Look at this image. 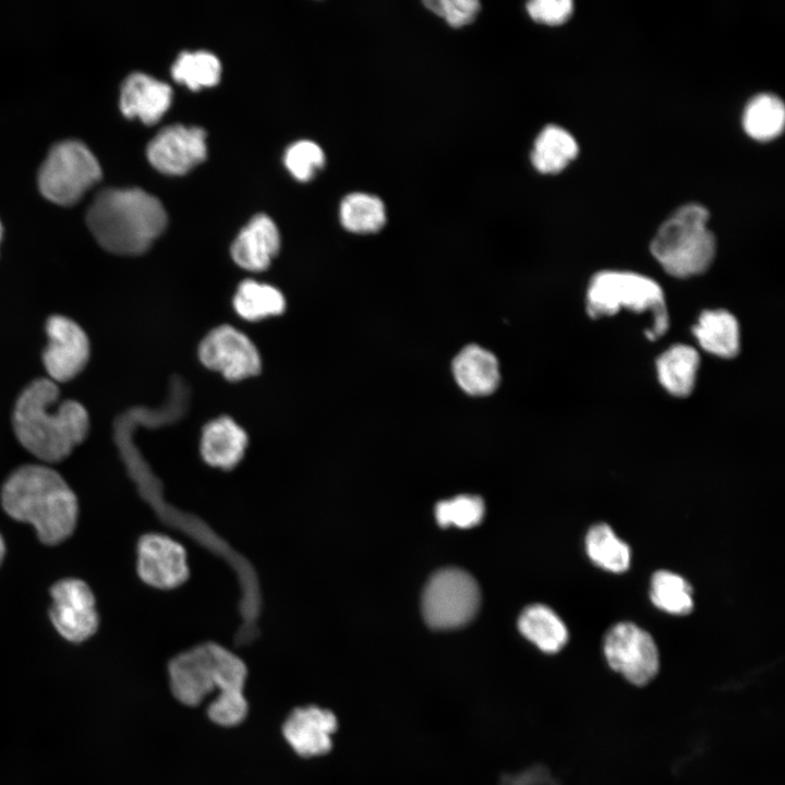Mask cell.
<instances>
[{
	"mask_svg": "<svg viewBox=\"0 0 785 785\" xmlns=\"http://www.w3.org/2000/svg\"><path fill=\"white\" fill-rule=\"evenodd\" d=\"M784 124V104L775 95H757L747 104L744 110V129L754 140L770 141L775 138L782 133Z\"/></svg>",
	"mask_w": 785,
	"mask_h": 785,
	"instance_id": "obj_25",
	"label": "cell"
},
{
	"mask_svg": "<svg viewBox=\"0 0 785 785\" xmlns=\"http://www.w3.org/2000/svg\"><path fill=\"white\" fill-rule=\"evenodd\" d=\"M699 345L721 358H734L739 352V327L734 315L725 310L704 311L692 328Z\"/></svg>",
	"mask_w": 785,
	"mask_h": 785,
	"instance_id": "obj_20",
	"label": "cell"
},
{
	"mask_svg": "<svg viewBox=\"0 0 785 785\" xmlns=\"http://www.w3.org/2000/svg\"><path fill=\"white\" fill-rule=\"evenodd\" d=\"M578 149L576 140L568 131L551 124L535 138L531 161L541 173H558L577 157Z\"/></svg>",
	"mask_w": 785,
	"mask_h": 785,
	"instance_id": "obj_23",
	"label": "cell"
},
{
	"mask_svg": "<svg viewBox=\"0 0 785 785\" xmlns=\"http://www.w3.org/2000/svg\"><path fill=\"white\" fill-rule=\"evenodd\" d=\"M692 589L681 576L657 570L651 579L650 599L660 609L673 615H687L693 608Z\"/></svg>",
	"mask_w": 785,
	"mask_h": 785,
	"instance_id": "obj_29",
	"label": "cell"
},
{
	"mask_svg": "<svg viewBox=\"0 0 785 785\" xmlns=\"http://www.w3.org/2000/svg\"><path fill=\"white\" fill-rule=\"evenodd\" d=\"M86 222L98 244L118 255L146 252L167 226L160 201L138 188L100 191L88 207Z\"/></svg>",
	"mask_w": 785,
	"mask_h": 785,
	"instance_id": "obj_4",
	"label": "cell"
},
{
	"mask_svg": "<svg viewBox=\"0 0 785 785\" xmlns=\"http://www.w3.org/2000/svg\"><path fill=\"white\" fill-rule=\"evenodd\" d=\"M651 311L650 339L665 333L668 315L661 287L650 278L624 271H601L591 279L587 292V312L592 318L615 314L620 307Z\"/></svg>",
	"mask_w": 785,
	"mask_h": 785,
	"instance_id": "obj_6",
	"label": "cell"
},
{
	"mask_svg": "<svg viewBox=\"0 0 785 785\" xmlns=\"http://www.w3.org/2000/svg\"><path fill=\"white\" fill-rule=\"evenodd\" d=\"M58 397L57 383L39 378L23 390L13 411L17 440L45 462L65 459L86 438L89 428L86 409L74 400L55 407Z\"/></svg>",
	"mask_w": 785,
	"mask_h": 785,
	"instance_id": "obj_2",
	"label": "cell"
},
{
	"mask_svg": "<svg viewBox=\"0 0 785 785\" xmlns=\"http://www.w3.org/2000/svg\"><path fill=\"white\" fill-rule=\"evenodd\" d=\"M283 164L297 180L307 182L324 167L325 155L316 143L302 140L287 147Z\"/></svg>",
	"mask_w": 785,
	"mask_h": 785,
	"instance_id": "obj_31",
	"label": "cell"
},
{
	"mask_svg": "<svg viewBox=\"0 0 785 785\" xmlns=\"http://www.w3.org/2000/svg\"><path fill=\"white\" fill-rule=\"evenodd\" d=\"M136 570L144 583L158 590L174 589L190 576L185 548L161 533L141 536L136 546Z\"/></svg>",
	"mask_w": 785,
	"mask_h": 785,
	"instance_id": "obj_12",
	"label": "cell"
},
{
	"mask_svg": "<svg viewBox=\"0 0 785 785\" xmlns=\"http://www.w3.org/2000/svg\"><path fill=\"white\" fill-rule=\"evenodd\" d=\"M709 213L698 204L677 209L659 228L651 253L671 276L686 278L704 273L715 256V237L708 228Z\"/></svg>",
	"mask_w": 785,
	"mask_h": 785,
	"instance_id": "obj_5",
	"label": "cell"
},
{
	"mask_svg": "<svg viewBox=\"0 0 785 785\" xmlns=\"http://www.w3.org/2000/svg\"><path fill=\"white\" fill-rule=\"evenodd\" d=\"M585 550L590 559L607 571L620 573L629 568V546L604 522L593 524L588 530Z\"/></svg>",
	"mask_w": 785,
	"mask_h": 785,
	"instance_id": "obj_27",
	"label": "cell"
},
{
	"mask_svg": "<svg viewBox=\"0 0 785 785\" xmlns=\"http://www.w3.org/2000/svg\"><path fill=\"white\" fill-rule=\"evenodd\" d=\"M244 662L225 647L206 642L176 655L168 664L170 690L182 704L195 706L218 691L207 708L212 722L221 726L240 724L247 713L243 689Z\"/></svg>",
	"mask_w": 785,
	"mask_h": 785,
	"instance_id": "obj_1",
	"label": "cell"
},
{
	"mask_svg": "<svg viewBox=\"0 0 785 785\" xmlns=\"http://www.w3.org/2000/svg\"><path fill=\"white\" fill-rule=\"evenodd\" d=\"M1 505L8 516L29 523L46 545L65 541L78 518L76 495L64 479L44 464H25L3 482Z\"/></svg>",
	"mask_w": 785,
	"mask_h": 785,
	"instance_id": "obj_3",
	"label": "cell"
},
{
	"mask_svg": "<svg viewBox=\"0 0 785 785\" xmlns=\"http://www.w3.org/2000/svg\"><path fill=\"white\" fill-rule=\"evenodd\" d=\"M523 637L545 653H557L568 641V630L550 607L533 604L526 607L518 619Z\"/></svg>",
	"mask_w": 785,
	"mask_h": 785,
	"instance_id": "obj_21",
	"label": "cell"
},
{
	"mask_svg": "<svg viewBox=\"0 0 785 785\" xmlns=\"http://www.w3.org/2000/svg\"><path fill=\"white\" fill-rule=\"evenodd\" d=\"M49 343L44 351L43 362L55 383L75 377L86 365L89 357V341L85 331L72 319L53 315L47 321Z\"/></svg>",
	"mask_w": 785,
	"mask_h": 785,
	"instance_id": "obj_14",
	"label": "cell"
},
{
	"mask_svg": "<svg viewBox=\"0 0 785 785\" xmlns=\"http://www.w3.org/2000/svg\"><path fill=\"white\" fill-rule=\"evenodd\" d=\"M49 618L59 635L70 642L90 638L98 628L96 600L89 585L77 578H64L49 590Z\"/></svg>",
	"mask_w": 785,
	"mask_h": 785,
	"instance_id": "obj_10",
	"label": "cell"
},
{
	"mask_svg": "<svg viewBox=\"0 0 785 785\" xmlns=\"http://www.w3.org/2000/svg\"><path fill=\"white\" fill-rule=\"evenodd\" d=\"M435 515L442 527L452 524L458 528H470L482 520L484 504L479 496H457L449 500L439 502L436 505Z\"/></svg>",
	"mask_w": 785,
	"mask_h": 785,
	"instance_id": "obj_30",
	"label": "cell"
},
{
	"mask_svg": "<svg viewBox=\"0 0 785 785\" xmlns=\"http://www.w3.org/2000/svg\"><path fill=\"white\" fill-rule=\"evenodd\" d=\"M573 3L570 0H533L527 3L530 17L541 24L559 25L571 15Z\"/></svg>",
	"mask_w": 785,
	"mask_h": 785,
	"instance_id": "obj_33",
	"label": "cell"
},
{
	"mask_svg": "<svg viewBox=\"0 0 785 785\" xmlns=\"http://www.w3.org/2000/svg\"><path fill=\"white\" fill-rule=\"evenodd\" d=\"M5 551H7L5 542H4L2 534L0 533V565H1L2 560L4 559Z\"/></svg>",
	"mask_w": 785,
	"mask_h": 785,
	"instance_id": "obj_34",
	"label": "cell"
},
{
	"mask_svg": "<svg viewBox=\"0 0 785 785\" xmlns=\"http://www.w3.org/2000/svg\"><path fill=\"white\" fill-rule=\"evenodd\" d=\"M198 358L207 369L233 382L258 374L262 365L251 339L229 325L218 326L203 338Z\"/></svg>",
	"mask_w": 785,
	"mask_h": 785,
	"instance_id": "obj_11",
	"label": "cell"
},
{
	"mask_svg": "<svg viewBox=\"0 0 785 785\" xmlns=\"http://www.w3.org/2000/svg\"><path fill=\"white\" fill-rule=\"evenodd\" d=\"M206 156V132L198 126H165L147 145V159L152 166L169 176L185 174Z\"/></svg>",
	"mask_w": 785,
	"mask_h": 785,
	"instance_id": "obj_13",
	"label": "cell"
},
{
	"mask_svg": "<svg viewBox=\"0 0 785 785\" xmlns=\"http://www.w3.org/2000/svg\"><path fill=\"white\" fill-rule=\"evenodd\" d=\"M336 729L335 714L315 705L294 709L282 725L287 742L304 758L327 753L331 749V735Z\"/></svg>",
	"mask_w": 785,
	"mask_h": 785,
	"instance_id": "obj_15",
	"label": "cell"
},
{
	"mask_svg": "<svg viewBox=\"0 0 785 785\" xmlns=\"http://www.w3.org/2000/svg\"><path fill=\"white\" fill-rule=\"evenodd\" d=\"M101 177L99 164L81 142L64 141L55 145L38 173L39 190L59 205L75 203Z\"/></svg>",
	"mask_w": 785,
	"mask_h": 785,
	"instance_id": "obj_7",
	"label": "cell"
},
{
	"mask_svg": "<svg viewBox=\"0 0 785 785\" xmlns=\"http://www.w3.org/2000/svg\"><path fill=\"white\" fill-rule=\"evenodd\" d=\"M220 73L219 59L208 51H182L171 67L173 80L191 90L217 85Z\"/></svg>",
	"mask_w": 785,
	"mask_h": 785,
	"instance_id": "obj_28",
	"label": "cell"
},
{
	"mask_svg": "<svg viewBox=\"0 0 785 785\" xmlns=\"http://www.w3.org/2000/svg\"><path fill=\"white\" fill-rule=\"evenodd\" d=\"M603 652L609 667L635 686L649 684L660 668L652 636L630 621L617 623L607 630Z\"/></svg>",
	"mask_w": 785,
	"mask_h": 785,
	"instance_id": "obj_9",
	"label": "cell"
},
{
	"mask_svg": "<svg viewBox=\"0 0 785 785\" xmlns=\"http://www.w3.org/2000/svg\"><path fill=\"white\" fill-rule=\"evenodd\" d=\"M698 367L699 355L697 351L685 345L671 347L656 360L660 383L669 394L676 397H686L691 394Z\"/></svg>",
	"mask_w": 785,
	"mask_h": 785,
	"instance_id": "obj_22",
	"label": "cell"
},
{
	"mask_svg": "<svg viewBox=\"0 0 785 785\" xmlns=\"http://www.w3.org/2000/svg\"><path fill=\"white\" fill-rule=\"evenodd\" d=\"M1 235H2V228H1V224H0V241H1Z\"/></svg>",
	"mask_w": 785,
	"mask_h": 785,
	"instance_id": "obj_35",
	"label": "cell"
},
{
	"mask_svg": "<svg viewBox=\"0 0 785 785\" xmlns=\"http://www.w3.org/2000/svg\"><path fill=\"white\" fill-rule=\"evenodd\" d=\"M480 605V589L467 571L450 567L437 570L422 594V613L434 629H455L469 623Z\"/></svg>",
	"mask_w": 785,
	"mask_h": 785,
	"instance_id": "obj_8",
	"label": "cell"
},
{
	"mask_svg": "<svg viewBox=\"0 0 785 785\" xmlns=\"http://www.w3.org/2000/svg\"><path fill=\"white\" fill-rule=\"evenodd\" d=\"M280 249L276 224L265 214H257L241 229L231 244L233 262L250 271L268 268Z\"/></svg>",
	"mask_w": 785,
	"mask_h": 785,
	"instance_id": "obj_16",
	"label": "cell"
},
{
	"mask_svg": "<svg viewBox=\"0 0 785 785\" xmlns=\"http://www.w3.org/2000/svg\"><path fill=\"white\" fill-rule=\"evenodd\" d=\"M423 3L454 28L471 24L481 10V4L476 0H427Z\"/></svg>",
	"mask_w": 785,
	"mask_h": 785,
	"instance_id": "obj_32",
	"label": "cell"
},
{
	"mask_svg": "<svg viewBox=\"0 0 785 785\" xmlns=\"http://www.w3.org/2000/svg\"><path fill=\"white\" fill-rule=\"evenodd\" d=\"M452 374L458 386L471 396L494 392L500 379L496 357L478 345H469L459 351L452 361Z\"/></svg>",
	"mask_w": 785,
	"mask_h": 785,
	"instance_id": "obj_19",
	"label": "cell"
},
{
	"mask_svg": "<svg viewBox=\"0 0 785 785\" xmlns=\"http://www.w3.org/2000/svg\"><path fill=\"white\" fill-rule=\"evenodd\" d=\"M233 307L239 316L254 322L281 314L286 309V300L277 288L246 279L237 288Z\"/></svg>",
	"mask_w": 785,
	"mask_h": 785,
	"instance_id": "obj_24",
	"label": "cell"
},
{
	"mask_svg": "<svg viewBox=\"0 0 785 785\" xmlns=\"http://www.w3.org/2000/svg\"><path fill=\"white\" fill-rule=\"evenodd\" d=\"M247 446L245 431L231 418L219 416L202 430L200 450L213 468L231 470L243 459Z\"/></svg>",
	"mask_w": 785,
	"mask_h": 785,
	"instance_id": "obj_18",
	"label": "cell"
},
{
	"mask_svg": "<svg viewBox=\"0 0 785 785\" xmlns=\"http://www.w3.org/2000/svg\"><path fill=\"white\" fill-rule=\"evenodd\" d=\"M171 101V87L145 73H132L121 87L120 108L123 114L130 119L140 118L148 125L160 120Z\"/></svg>",
	"mask_w": 785,
	"mask_h": 785,
	"instance_id": "obj_17",
	"label": "cell"
},
{
	"mask_svg": "<svg viewBox=\"0 0 785 785\" xmlns=\"http://www.w3.org/2000/svg\"><path fill=\"white\" fill-rule=\"evenodd\" d=\"M339 217L346 230L359 234L378 232L387 218L383 201L361 192L348 194L341 201Z\"/></svg>",
	"mask_w": 785,
	"mask_h": 785,
	"instance_id": "obj_26",
	"label": "cell"
}]
</instances>
